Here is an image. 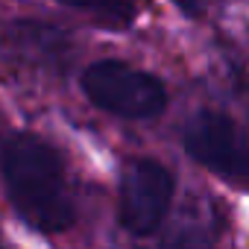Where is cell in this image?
Wrapping results in <instances>:
<instances>
[{"mask_svg": "<svg viewBox=\"0 0 249 249\" xmlns=\"http://www.w3.org/2000/svg\"><path fill=\"white\" fill-rule=\"evenodd\" d=\"M185 150L188 156L208 167L211 173L243 185L246 173H249V161H246V135L237 123L223 114V111H199L191 117V123L185 126Z\"/></svg>", "mask_w": 249, "mask_h": 249, "instance_id": "3", "label": "cell"}, {"mask_svg": "<svg viewBox=\"0 0 249 249\" xmlns=\"http://www.w3.org/2000/svg\"><path fill=\"white\" fill-rule=\"evenodd\" d=\"M0 167L12 208L30 229L59 234L73 226L76 208L65 179V164L47 141L30 132L12 135L0 153Z\"/></svg>", "mask_w": 249, "mask_h": 249, "instance_id": "1", "label": "cell"}, {"mask_svg": "<svg viewBox=\"0 0 249 249\" xmlns=\"http://www.w3.org/2000/svg\"><path fill=\"white\" fill-rule=\"evenodd\" d=\"M0 243H3V237H0Z\"/></svg>", "mask_w": 249, "mask_h": 249, "instance_id": "8", "label": "cell"}, {"mask_svg": "<svg viewBox=\"0 0 249 249\" xmlns=\"http://www.w3.org/2000/svg\"><path fill=\"white\" fill-rule=\"evenodd\" d=\"M82 91L97 108L126 120L156 117L167 106V91L159 76L120 59H100L88 65L82 73Z\"/></svg>", "mask_w": 249, "mask_h": 249, "instance_id": "2", "label": "cell"}, {"mask_svg": "<svg viewBox=\"0 0 249 249\" xmlns=\"http://www.w3.org/2000/svg\"><path fill=\"white\" fill-rule=\"evenodd\" d=\"M176 182L170 170L153 159H138L120 179V226L129 234H153L170 211Z\"/></svg>", "mask_w": 249, "mask_h": 249, "instance_id": "4", "label": "cell"}, {"mask_svg": "<svg viewBox=\"0 0 249 249\" xmlns=\"http://www.w3.org/2000/svg\"><path fill=\"white\" fill-rule=\"evenodd\" d=\"M6 44L24 65L38 71L59 73L71 62V36L41 21H15L6 30Z\"/></svg>", "mask_w": 249, "mask_h": 249, "instance_id": "5", "label": "cell"}, {"mask_svg": "<svg viewBox=\"0 0 249 249\" xmlns=\"http://www.w3.org/2000/svg\"><path fill=\"white\" fill-rule=\"evenodd\" d=\"M173 3L185 12V15H191V18H196V15H202L214 0H173Z\"/></svg>", "mask_w": 249, "mask_h": 249, "instance_id": "7", "label": "cell"}, {"mask_svg": "<svg viewBox=\"0 0 249 249\" xmlns=\"http://www.w3.org/2000/svg\"><path fill=\"white\" fill-rule=\"evenodd\" d=\"M62 6L85 12L106 27H129L138 15L135 0H59Z\"/></svg>", "mask_w": 249, "mask_h": 249, "instance_id": "6", "label": "cell"}]
</instances>
